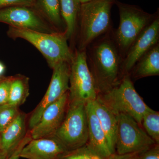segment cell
I'll return each instance as SVG.
<instances>
[{"mask_svg": "<svg viewBox=\"0 0 159 159\" xmlns=\"http://www.w3.org/2000/svg\"><path fill=\"white\" fill-rule=\"evenodd\" d=\"M20 113L18 107L9 103L0 105V133L5 130Z\"/></svg>", "mask_w": 159, "mask_h": 159, "instance_id": "obj_22", "label": "cell"}, {"mask_svg": "<svg viewBox=\"0 0 159 159\" xmlns=\"http://www.w3.org/2000/svg\"><path fill=\"white\" fill-rule=\"evenodd\" d=\"M5 71V67L2 62H0V76H2Z\"/></svg>", "mask_w": 159, "mask_h": 159, "instance_id": "obj_29", "label": "cell"}, {"mask_svg": "<svg viewBox=\"0 0 159 159\" xmlns=\"http://www.w3.org/2000/svg\"><path fill=\"white\" fill-rule=\"evenodd\" d=\"M79 1L81 4H83V3H85L90 2V1H92V0H79Z\"/></svg>", "mask_w": 159, "mask_h": 159, "instance_id": "obj_31", "label": "cell"}, {"mask_svg": "<svg viewBox=\"0 0 159 159\" xmlns=\"http://www.w3.org/2000/svg\"><path fill=\"white\" fill-rule=\"evenodd\" d=\"M0 22L11 27L52 33L55 31L38 14L25 6H11L0 9Z\"/></svg>", "mask_w": 159, "mask_h": 159, "instance_id": "obj_10", "label": "cell"}, {"mask_svg": "<svg viewBox=\"0 0 159 159\" xmlns=\"http://www.w3.org/2000/svg\"><path fill=\"white\" fill-rule=\"evenodd\" d=\"M97 98L116 116L128 115L141 126L143 115L150 108L136 91L129 74L111 90L98 94Z\"/></svg>", "mask_w": 159, "mask_h": 159, "instance_id": "obj_4", "label": "cell"}, {"mask_svg": "<svg viewBox=\"0 0 159 159\" xmlns=\"http://www.w3.org/2000/svg\"><path fill=\"white\" fill-rule=\"evenodd\" d=\"M86 54L98 94L107 93L119 84L123 77V57L114 39L112 29L89 45Z\"/></svg>", "mask_w": 159, "mask_h": 159, "instance_id": "obj_1", "label": "cell"}, {"mask_svg": "<svg viewBox=\"0 0 159 159\" xmlns=\"http://www.w3.org/2000/svg\"><path fill=\"white\" fill-rule=\"evenodd\" d=\"M33 3L34 0H0V8L10 6L30 7Z\"/></svg>", "mask_w": 159, "mask_h": 159, "instance_id": "obj_26", "label": "cell"}, {"mask_svg": "<svg viewBox=\"0 0 159 159\" xmlns=\"http://www.w3.org/2000/svg\"><path fill=\"white\" fill-rule=\"evenodd\" d=\"M61 14L66 25L65 34L67 39L74 36L77 25L81 3L79 0H60Z\"/></svg>", "mask_w": 159, "mask_h": 159, "instance_id": "obj_18", "label": "cell"}, {"mask_svg": "<svg viewBox=\"0 0 159 159\" xmlns=\"http://www.w3.org/2000/svg\"><path fill=\"white\" fill-rule=\"evenodd\" d=\"M29 78L18 75L12 77L8 103L19 107L29 95Z\"/></svg>", "mask_w": 159, "mask_h": 159, "instance_id": "obj_19", "label": "cell"}, {"mask_svg": "<svg viewBox=\"0 0 159 159\" xmlns=\"http://www.w3.org/2000/svg\"><path fill=\"white\" fill-rule=\"evenodd\" d=\"M60 159H106L86 144L82 147L69 151Z\"/></svg>", "mask_w": 159, "mask_h": 159, "instance_id": "obj_23", "label": "cell"}, {"mask_svg": "<svg viewBox=\"0 0 159 159\" xmlns=\"http://www.w3.org/2000/svg\"><path fill=\"white\" fill-rule=\"evenodd\" d=\"M26 135V116L20 113L14 121L0 133V151L9 156L17 148Z\"/></svg>", "mask_w": 159, "mask_h": 159, "instance_id": "obj_15", "label": "cell"}, {"mask_svg": "<svg viewBox=\"0 0 159 159\" xmlns=\"http://www.w3.org/2000/svg\"><path fill=\"white\" fill-rule=\"evenodd\" d=\"M114 0H92L81 4L78 50L89 45L112 29L111 10Z\"/></svg>", "mask_w": 159, "mask_h": 159, "instance_id": "obj_3", "label": "cell"}, {"mask_svg": "<svg viewBox=\"0 0 159 159\" xmlns=\"http://www.w3.org/2000/svg\"><path fill=\"white\" fill-rule=\"evenodd\" d=\"M88 127V141L87 145L101 156L106 159L111 154L106 137L93 106V101L85 104Z\"/></svg>", "mask_w": 159, "mask_h": 159, "instance_id": "obj_14", "label": "cell"}, {"mask_svg": "<svg viewBox=\"0 0 159 159\" xmlns=\"http://www.w3.org/2000/svg\"><path fill=\"white\" fill-rule=\"evenodd\" d=\"M69 104V92L48 107L39 122L30 132L32 139L48 138L54 134L64 119Z\"/></svg>", "mask_w": 159, "mask_h": 159, "instance_id": "obj_12", "label": "cell"}, {"mask_svg": "<svg viewBox=\"0 0 159 159\" xmlns=\"http://www.w3.org/2000/svg\"><path fill=\"white\" fill-rule=\"evenodd\" d=\"M12 77L0 81V105L8 103Z\"/></svg>", "mask_w": 159, "mask_h": 159, "instance_id": "obj_24", "label": "cell"}, {"mask_svg": "<svg viewBox=\"0 0 159 159\" xmlns=\"http://www.w3.org/2000/svg\"><path fill=\"white\" fill-rule=\"evenodd\" d=\"M159 17L155 16L153 20L136 39L123 58V76L128 75L141 57L154 46L159 43Z\"/></svg>", "mask_w": 159, "mask_h": 159, "instance_id": "obj_11", "label": "cell"}, {"mask_svg": "<svg viewBox=\"0 0 159 159\" xmlns=\"http://www.w3.org/2000/svg\"><path fill=\"white\" fill-rule=\"evenodd\" d=\"M98 93L87 61L86 50H76L70 63L69 102L86 104L97 99Z\"/></svg>", "mask_w": 159, "mask_h": 159, "instance_id": "obj_7", "label": "cell"}, {"mask_svg": "<svg viewBox=\"0 0 159 159\" xmlns=\"http://www.w3.org/2000/svg\"><path fill=\"white\" fill-rule=\"evenodd\" d=\"M142 126L148 136L159 144V112L151 108L146 111L142 119Z\"/></svg>", "mask_w": 159, "mask_h": 159, "instance_id": "obj_21", "label": "cell"}, {"mask_svg": "<svg viewBox=\"0 0 159 159\" xmlns=\"http://www.w3.org/2000/svg\"><path fill=\"white\" fill-rule=\"evenodd\" d=\"M106 159H138L137 153L118 154L116 153L111 154Z\"/></svg>", "mask_w": 159, "mask_h": 159, "instance_id": "obj_28", "label": "cell"}, {"mask_svg": "<svg viewBox=\"0 0 159 159\" xmlns=\"http://www.w3.org/2000/svg\"><path fill=\"white\" fill-rule=\"evenodd\" d=\"M138 159H159V145L156 144L152 147L137 153Z\"/></svg>", "mask_w": 159, "mask_h": 159, "instance_id": "obj_25", "label": "cell"}, {"mask_svg": "<svg viewBox=\"0 0 159 159\" xmlns=\"http://www.w3.org/2000/svg\"><path fill=\"white\" fill-rule=\"evenodd\" d=\"M44 14L51 25L60 29L63 26L60 0H39Z\"/></svg>", "mask_w": 159, "mask_h": 159, "instance_id": "obj_20", "label": "cell"}, {"mask_svg": "<svg viewBox=\"0 0 159 159\" xmlns=\"http://www.w3.org/2000/svg\"><path fill=\"white\" fill-rule=\"evenodd\" d=\"M93 104L94 111L105 133L111 153H116L117 125L116 116L97 98L93 101Z\"/></svg>", "mask_w": 159, "mask_h": 159, "instance_id": "obj_16", "label": "cell"}, {"mask_svg": "<svg viewBox=\"0 0 159 159\" xmlns=\"http://www.w3.org/2000/svg\"><path fill=\"white\" fill-rule=\"evenodd\" d=\"M8 157L7 154L0 151V159H6Z\"/></svg>", "mask_w": 159, "mask_h": 159, "instance_id": "obj_30", "label": "cell"}, {"mask_svg": "<svg viewBox=\"0 0 159 159\" xmlns=\"http://www.w3.org/2000/svg\"><path fill=\"white\" fill-rule=\"evenodd\" d=\"M117 120L116 153H138L156 145L142 126L128 115L119 114Z\"/></svg>", "mask_w": 159, "mask_h": 159, "instance_id": "obj_8", "label": "cell"}, {"mask_svg": "<svg viewBox=\"0 0 159 159\" xmlns=\"http://www.w3.org/2000/svg\"><path fill=\"white\" fill-rule=\"evenodd\" d=\"M52 69L53 74L48 90L29 118L28 126L30 130L39 122L46 109L69 92L70 63L61 61Z\"/></svg>", "mask_w": 159, "mask_h": 159, "instance_id": "obj_9", "label": "cell"}, {"mask_svg": "<svg viewBox=\"0 0 159 159\" xmlns=\"http://www.w3.org/2000/svg\"><path fill=\"white\" fill-rule=\"evenodd\" d=\"M120 22L113 30L114 39L124 58L136 39L153 20L155 15L136 6L117 2Z\"/></svg>", "mask_w": 159, "mask_h": 159, "instance_id": "obj_6", "label": "cell"}, {"mask_svg": "<svg viewBox=\"0 0 159 159\" xmlns=\"http://www.w3.org/2000/svg\"><path fill=\"white\" fill-rule=\"evenodd\" d=\"M68 152L53 137L32 139L23 148L20 157L27 159H60Z\"/></svg>", "mask_w": 159, "mask_h": 159, "instance_id": "obj_13", "label": "cell"}, {"mask_svg": "<svg viewBox=\"0 0 159 159\" xmlns=\"http://www.w3.org/2000/svg\"><path fill=\"white\" fill-rule=\"evenodd\" d=\"M137 80L159 75V43L154 46L137 61L129 74Z\"/></svg>", "mask_w": 159, "mask_h": 159, "instance_id": "obj_17", "label": "cell"}, {"mask_svg": "<svg viewBox=\"0 0 159 159\" xmlns=\"http://www.w3.org/2000/svg\"><path fill=\"white\" fill-rule=\"evenodd\" d=\"M68 151L82 147L88 141V127L85 104L69 102L64 119L52 136Z\"/></svg>", "mask_w": 159, "mask_h": 159, "instance_id": "obj_5", "label": "cell"}, {"mask_svg": "<svg viewBox=\"0 0 159 159\" xmlns=\"http://www.w3.org/2000/svg\"><path fill=\"white\" fill-rule=\"evenodd\" d=\"M32 139L30 134H27L25 138L15 150L6 159H19L20 153L23 148Z\"/></svg>", "mask_w": 159, "mask_h": 159, "instance_id": "obj_27", "label": "cell"}, {"mask_svg": "<svg viewBox=\"0 0 159 159\" xmlns=\"http://www.w3.org/2000/svg\"><path fill=\"white\" fill-rule=\"evenodd\" d=\"M8 34L12 38L22 39L33 45L51 69L61 61L70 63L74 56L64 32L48 33L10 26Z\"/></svg>", "mask_w": 159, "mask_h": 159, "instance_id": "obj_2", "label": "cell"}]
</instances>
